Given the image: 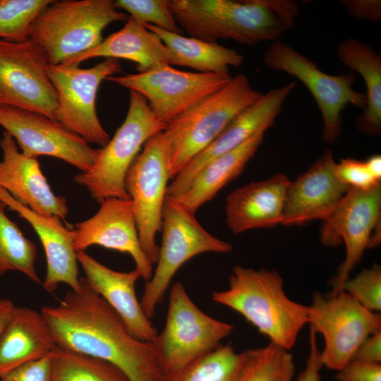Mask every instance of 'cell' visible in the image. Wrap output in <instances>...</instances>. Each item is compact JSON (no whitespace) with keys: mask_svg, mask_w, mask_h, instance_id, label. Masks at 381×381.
<instances>
[{"mask_svg":"<svg viewBox=\"0 0 381 381\" xmlns=\"http://www.w3.org/2000/svg\"><path fill=\"white\" fill-rule=\"evenodd\" d=\"M80 279V291L40 310L57 346L107 361L129 381H165L152 343L131 335L111 307Z\"/></svg>","mask_w":381,"mask_h":381,"instance_id":"1","label":"cell"},{"mask_svg":"<svg viewBox=\"0 0 381 381\" xmlns=\"http://www.w3.org/2000/svg\"><path fill=\"white\" fill-rule=\"evenodd\" d=\"M171 6L178 25L190 37L245 45L276 41L298 14L292 0H171Z\"/></svg>","mask_w":381,"mask_h":381,"instance_id":"2","label":"cell"},{"mask_svg":"<svg viewBox=\"0 0 381 381\" xmlns=\"http://www.w3.org/2000/svg\"><path fill=\"white\" fill-rule=\"evenodd\" d=\"M212 299L241 314L271 343L288 351L308 324V306L286 296L284 280L276 270L236 265L228 289L213 292Z\"/></svg>","mask_w":381,"mask_h":381,"instance_id":"3","label":"cell"},{"mask_svg":"<svg viewBox=\"0 0 381 381\" xmlns=\"http://www.w3.org/2000/svg\"><path fill=\"white\" fill-rule=\"evenodd\" d=\"M262 94L252 87L245 75H236L169 123L164 132L169 143L170 179Z\"/></svg>","mask_w":381,"mask_h":381,"instance_id":"4","label":"cell"},{"mask_svg":"<svg viewBox=\"0 0 381 381\" xmlns=\"http://www.w3.org/2000/svg\"><path fill=\"white\" fill-rule=\"evenodd\" d=\"M128 18L111 0H54L33 20L30 39L49 65H59L98 45L108 25Z\"/></svg>","mask_w":381,"mask_h":381,"instance_id":"5","label":"cell"},{"mask_svg":"<svg viewBox=\"0 0 381 381\" xmlns=\"http://www.w3.org/2000/svg\"><path fill=\"white\" fill-rule=\"evenodd\" d=\"M234 326L201 310L180 282L169 294L166 322L152 343L165 381H174L190 364L214 350Z\"/></svg>","mask_w":381,"mask_h":381,"instance_id":"6","label":"cell"},{"mask_svg":"<svg viewBox=\"0 0 381 381\" xmlns=\"http://www.w3.org/2000/svg\"><path fill=\"white\" fill-rule=\"evenodd\" d=\"M166 127L152 113L147 100L130 90L129 107L123 122L100 148L93 166L76 174L74 181L99 202L109 198L130 199L125 184L128 171L145 142Z\"/></svg>","mask_w":381,"mask_h":381,"instance_id":"7","label":"cell"},{"mask_svg":"<svg viewBox=\"0 0 381 381\" xmlns=\"http://www.w3.org/2000/svg\"><path fill=\"white\" fill-rule=\"evenodd\" d=\"M162 244L157 267L146 282L140 300L143 310L151 319L164 298L172 278L188 260L204 253H226L232 246L206 231L176 199L167 195L163 207Z\"/></svg>","mask_w":381,"mask_h":381,"instance_id":"8","label":"cell"},{"mask_svg":"<svg viewBox=\"0 0 381 381\" xmlns=\"http://www.w3.org/2000/svg\"><path fill=\"white\" fill-rule=\"evenodd\" d=\"M169 143L164 131L150 138L130 167L126 189L132 201L140 246L152 265L159 247L155 236L161 231L164 200L170 180Z\"/></svg>","mask_w":381,"mask_h":381,"instance_id":"9","label":"cell"},{"mask_svg":"<svg viewBox=\"0 0 381 381\" xmlns=\"http://www.w3.org/2000/svg\"><path fill=\"white\" fill-rule=\"evenodd\" d=\"M263 61L270 69L282 71L300 80L310 91L320 111L322 138L334 142L342 128V111L348 104L365 109V95L356 91L353 73L334 75L320 70L318 65L291 45L276 40L264 54Z\"/></svg>","mask_w":381,"mask_h":381,"instance_id":"10","label":"cell"},{"mask_svg":"<svg viewBox=\"0 0 381 381\" xmlns=\"http://www.w3.org/2000/svg\"><path fill=\"white\" fill-rule=\"evenodd\" d=\"M121 72L119 61L110 58L88 68L49 65L47 74L57 94L55 121L87 143L104 147L110 138L97 116V93L103 80Z\"/></svg>","mask_w":381,"mask_h":381,"instance_id":"11","label":"cell"},{"mask_svg":"<svg viewBox=\"0 0 381 381\" xmlns=\"http://www.w3.org/2000/svg\"><path fill=\"white\" fill-rule=\"evenodd\" d=\"M312 298L308 324L324 338L321 362L338 371L353 359L366 338L381 332L380 314L367 310L345 291L334 296L315 291Z\"/></svg>","mask_w":381,"mask_h":381,"instance_id":"12","label":"cell"},{"mask_svg":"<svg viewBox=\"0 0 381 381\" xmlns=\"http://www.w3.org/2000/svg\"><path fill=\"white\" fill-rule=\"evenodd\" d=\"M231 78L230 75L183 71L164 64L144 73L106 80L140 94L155 116L167 125Z\"/></svg>","mask_w":381,"mask_h":381,"instance_id":"13","label":"cell"},{"mask_svg":"<svg viewBox=\"0 0 381 381\" xmlns=\"http://www.w3.org/2000/svg\"><path fill=\"white\" fill-rule=\"evenodd\" d=\"M45 51L30 39L0 40V104L42 114L55 121L57 94Z\"/></svg>","mask_w":381,"mask_h":381,"instance_id":"14","label":"cell"},{"mask_svg":"<svg viewBox=\"0 0 381 381\" xmlns=\"http://www.w3.org/2000/svg\"><path fill=\"white\" fill-rule=\"evenodd\" d=\"M381 220V185L368 190L351 188L332 213L323 221L320 241L327 247L344 243L346 255L330 280L334 296L342 291L345 282L368 248L375 226Z\"/></svg>","mask_w":381,"mask_h":381,"instance_id":"15","label":"cell"},{"mask_svg":"<svg viewBox=\"0 0 381 381\" xmlns=\"http://www.w3.org/2000/svg\"><path fill=\"white\" fill-rule=\"evenodd\" d=\"M0 126L25 156L56 157L81 172L93 166L99 153L100 148H93L78 134L39 112L0 104Z\"/></svg>","mask_w":381,"mask_h":381,"instance_id":"16","label":"cell"},{"mask_svg":"<svg viewBox=\"0 0 381 381\" xmlns=\"http://www.w3.org/2000/svg\"><path fill=\"white\" fill-rule=\"evenodd\" d=\"M296 87L294 82L270 90L239 114L205 149L189 161L172 179L167 195L179 198L200 170L210 161L236 148L274 123L283 105Z\"/></svg>","mask_w":381,"mask_h":381,"instance_id":"17","label":"cell"},{"mask_svg":"<svg viewBox=\"0 0 381 381\" xmlns=\"http://www.w3.org/2000/svg\"><path fill=\"white\" fill-rule=\"evenodd\" d=\"M99 203L95 214L74 225L75 250L85 251L92 245H99L128 253L141 278L149 281L153 265L140 246L131 200L109 198Z\"/></svg>","mask_w":381,"mask_h":381,"instance_id":"18","label":"cell"},{"mask_svg":"<svg viewBox=\"0 0 381 381\" xmlns=\"http://www.w3.org/2000/svg\"><path fill=\"white\" fill-rule=\"evenodd\" d=\"M332 151L327 150L286 190L282 225L300 226L315 219L325 220L351 187L336 174Z\"/></svg>","mask_w":381,"mask_h":381,"instance_id":"19","label":"cell"},{"mask_svg":"<svg viewBox=\"0 0 381 381\" xmlns=\"http://www.w3.org/2000/svg\"><path fill=\"white\" fill-rule=\"evenodd\" d=\"M0 187L34 212L57 217L69 226L66 219V198L52 192L37 159L23 155L14 138L6 131L0 140Z\"/></svg>","mask_w":381,"mask_h":381,"instance_id":"20","label":"cell"},{"mask_svg":"<svg viewBox=\"0 0 381 381\" xmlns=\"http://www.w3.org/2000/svg\"><path fill=\"white\" fill-rule=\"evenodd\" d=\"M88 286L99 294L117 313L135 338L152 343L157 332L145 315L135 294V283L141 278L135 269L118 272L100 263L85 251L76 252Z\"/></svg>","mask_w":381,"mask_h":381,"instance_id":"21","label":"cell"},{"mask_svg":"<svg viewBox=\"0 0 381 381\" xmlns=\"http://www.w3.org/2000/svg\"><path fill=\"white\" fill-rule=\"evenodd\" d=\"M0 200L25 219L40 239L47 260L46 276L42 282L44 289L52 293L60 284L64 283L72 291H80L81 283L78 278L76 251L73 248V229L64 226L57 217L44 216L34 212L1 187Z\"/></svg>","mask_w":381,"mask_h":381,"instance_id":"22","label":"cell"},{"mask_svg":"<svg viewBox=\"0 0 381 381\" xmlns=\"http://www.w3.org/2000/svg\"><path fill=\"white\" fill-rule=\"evenodd\" d=\"M289 177L279 173L233 190L225 205L226 222L234 234L282 224Z\"/></svg>","mask_w":381,"mask_h":381,"instance_id":"23","label":"cell"},{"mask_svg":"<svg viewBox=\"0 0 381 381\" xmlns=\"http://www.w3.org/2000/svg\"><path fill=\"white\" fill-rule=\"evenodd\" d=\"M96 57L126 59L135 62L139 73L162 65H171L170 51L155 33L128 16L123 27L108 35L96 47L64 64H78Z\"/></svg>","mask_w":381,"mask_h":381,"instance_id":"24","label":"cell"},{"mask_svg":"<svg viewBox=\"0 0 381 381\" xmlns=\"http://www.w3.org/2000/svg\"><path fill=\"white\" fill-rule=\"evenodd\" d=\"M57 347L41 312L16 307L0 336V375L52 353Z\"/></svg>","mask_w":381,"mask_h":381,"instance_id":"25","label":"cell"},{"mask_svg":"<svg viewBox=\"0 0 381 381\" xmlns=\"http://www.w3.org/2000/svg\"><path fill=\"white\" fill-rule=\"evenodd\" d=\"M265 132L257 133L236 148L207 163L176 200L195 214L200 206L240 175L261 145Z\"/></svg>","mask_w":381,"mask_h":381,"instance_id":"26","label":"cell"},{"mask_svg":"<svg viewBox=\"0 0 381 381\" xmlns=\"http://www.w3.org/2000/svg\"><path fill=\"white\" fill-rule=\"evenodd\" d=\"M339 60L363 78L366 104L358 118L363 133L377 136L381 132V56L370 45L349 37L338 43Z\"/></svg>","mask_w":381,"mask_h":381,"instance_id":"27","label":"cell"},{"mask_svg":"<svg viewBox=\"0 0 381 381\" xmlns=\"http://www.w3.org/2000/svg\"><path fill=\"white\" fill-rule=\"evenodd\" d=\"M159 37L170 51L172 63L191 68L199 73L229 75V66L238 67L244 61L242 54L217 42L169 32L152 25H145Z\"/></svg>","mask_w":381,"mask_h":381,"instance_id":"28","label":"cell"},{"mask_svg":"<svg viewBox=\"0 0 381 381\" xmlns=\"http://www.w3.org/2000/svg\"><path fill=\"white\" fill-rule=\"evenodd\" d=\"M6 207L0 200V277L10 271H18L42 284L35 267L37 248L6 216Z\"/></svg>","mask_w":381,"mask_h":381,"instance_id":"29","label":"cell"},{"mask_svg":"<svg viewBox=\"0 0 381 381\" xmlns=\"http://www.w3.org/2000/svg\"><path fill=\"white\" fill-rule=\"evenodd\" d=\"M52 381H129L110 363L56 347L52 352Z\"/></svg>","mask_w":381,"mask_h":381,"instance_id":"30","label":"cell"},{"mask_svg":"<svg viewBox=\"0 0 381 381\" xmlns=\"http://www.w3.org/2000/svg\"><path fill=\"white\" fill-rule=\"evenodd\" d=\"M245 353V362L236 381H293L295 365L288 350L270 342Z\"/></svg>","mask_w":381,"mask_h":381,"instance_id":"31","label":"cell"},{"mask_svg":"<svg viewBox=\"0 0 381 381\" xmlns=\"http://www.w3.org/2000/svg\"><path fill=\"white\" fill-rule=\"evenodd\" d=\"M246 359L230 343L220 344L186 367L174 381H236Z\"/></svg>","mask_w":381,"mask_h":381,"instance_id":"32","label":"cell"},{"mask_svg":"<svg viewBox=\"0 0 381 381\" xmlns=\"http://www.w3.org/2000/svg\"><path fill=\"white\" fill-rule=\"evenodd\" d=\"M54 0H0V40L20 42L30 39L33 20Z\"/></svg>","mask_w":381,"mask_h":381,"instance_id":"33","label":"cell"},{"mask_svg":"<svg viewBox=\"0 0 381 381\" xmlns=\"http://www.w3.org/2000/svg\"><path fill=\"white\" fill-rule=\"evenodd\" d=\"M115 6L144 25H152L163 30L181 35L169 0H116Z\"/></svg>","mask_w":381,"mask_h":381,"instance_id":"34","label":"cell"},{"mask_svg":"<svg viewBox=\"0 0 381 381\" xmlns=\"http://www.w3.org/2000/svg\"><path fill=\"white\" fill-rule=\"evenodd\" d=\"M345 291L367 310H381V267L374 264L361 270L356 277L349 278L343 286Z\"/></svg>","mask_w":381,"mask_h":381,"instance_id":"35","label":"cell"},{"mask_svg":"<svg viewBox=\"0 0 381 381\" xmlns=\"http://www.w3.org/2000/svg\"><path fill=\"white\" fill-rule=\"evenodd\" d=\"M336 174L343 183L351 188L368 190L380 184L370 175L364 161L352 158L343 159L337 163Z\"/></svg>","mask_w":381,"mask_h":381,"instance_id":"36","label":"cell"},{"mask_svg":"<svg viewBox=\"0 0 381 381\" xmlns=\"http://www.w3.org/2000/svg\"><path fill=\"white\" fill-rule=\"evenodd\" d=\"M52 353L0 375V381H52Z\"/></svg>","mask_w":381,"mask_h":381,"instance_id":"37","label":"cell"},{"mask_svg":"<svg viewBox=\"0 0 381 381\" xmlns=\"http://www.w3.org/2000/svg\"><path fill=\"white\" fill-rule=\"evenodd\" d=\"M338 381H381L380 363L351 359L337 371Z\"/></svg>","mask_w":381,"mask_h":381,"instance_id":"38","label":"cell"},{"mask_svg":"<svg viewBox=\"0 0 381 381\" xmlns=\"http://www.w3.org/2000/svg\"><path fill=\"white\" fill-rule=\"evenodd\" d=\"M339 4L356 19L377 21L381 18L380 0H343Z\"/></svg>","mask_w":381,"mask_h":381,"instance_id":"39","label":"cell"},{"mask_svg":"<svg viewBox=\"0 0 381 381\" xmlns=\"http://www.w3.org/2000/svg\"><path fill=\"white\" fill-rule=\"evenodd\" d=\"M316 334L310 328L308 356L305 368L299 374L296 381H321L320 371L324 366L320 359V351L318 346Z\"/></svg>","mask_w":381,"mask_h":381,"instance_id":"40","label":"cell"},{"mask_svg":"<svg viewBox=\"0 0 381 381\" xmlns=\"http://www.w3.org/2000/svg\"><path fill=\"white\" fill-rule=\"evenodd\" d=\"M353 359L380 363L381 362V332L366 338L358 348Z\"/></svg>","mask_w":381,"mask_h":381,"instance_id":"41","label":"cell"},{"mask_svg":"<svg viewBox=\"0 0 381 381\" xmlns=\"http://www.w3.org/2000/svg\"><path fill=\"white\" fill-rule=\"evenodd\" d=\"M17 306L8 298H0V336L11 319Z\"/></svg>","mask_w":381,"mask_h":381,"instance_id":"42","label":"cell"},{"mask_svg":"<svg viewBox=\"0 0 381 381\" xmlns=\"http://www.w3.org/2000/svg\"><path fill=\"white\" fill-rule=\"evenodd\" d=\"M364 162L370 175L375 181L380 182L381 156L380 155H372Z\"/></svg>","mask_w":381,"mask_h":381,"instance_id":"43","label":"cell"}]
</instances>
